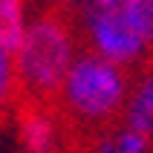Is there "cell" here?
<instances>
[{
  "label": "cell",
  "instance_id": "277c9868",
  "mask_svg": "<svg viewBox=\"0 0 153 153\" xmlns=\"http://www.w3.org/2000/svg\"><path fill=\"white\" fill-rule=\"evenodd\" d=\"M121 113H124V127L153 139V67L145 69L139 81L127 90V101Z\"/></svg>",
  "mask_w": 153,
  "mask_h": 153
},
{
  "label": "cell",
  "instance_id": "3957f363",
  "mask_svg": "<svg viewBox=\"0 0 153 153\" xmlns=\"http://www.w3.org/2000/svg\"><path fill=\"white\" fill-rule=\"evenodd\" d=\"M87 29L93 52L113 64H136L150 49L147 38L127 15L121 0H87Z\"/></svg>",
  "mask_w": 153,
  "mask_h": 153
},
{
  "label": "cell",
  "instance_id": "8992f818",
  "mask_svg": "<svg viewBox=\"0 0 153 153\" xmlns=\"http://www.w3.org/2000/svg\"><path fill=\"white\" fill-rule=\"evenodd\" d=\"M23 32V0H0V49L15 52Z\"/></svg>",
  "mask_w": 153,
  "mask_h": 153
},
{
  "label": "cell",
  "instance_id": "7a4b0ae2",
  "mask_svg": "<svg viewBox=\"0 0 153 153\" xmlns=\"http://www.w3.org/2000/svg\"><path fill=\"white\" fill-rule=\"evenodd\" d=\"M127 90L130 81L119 64L98 52H84L69 64L55 110H64L67 130L75 124L84 130H104L124 110Z\"/></svg>",
  "mask_w": 153,
  "mask_h": 153
},
{
  "label": "cell",
  "instance_id": "9c48e42d",
  "mask_svg": "<svg viewBox=\"0 0 153 153\" xmlns=\"http://www.w3.org/2000/svg\"><path fill=\"white\" fill-rule=\"evenodd\" d=\"M147 6H150V17H153V0H147Z\"/></svg>",
  "mask_w": 153,
  "mask_h": 153
},
{
  "label": "cell",
  "instance_id": "ba28073f",
  "mask_svg": "<svg viewBox=\"0 0 153 153\" xmlns=\"http://www.w3.org/2000/svg\"><path fill=\"white\" fill-rule=\"evenodd\" d=\"M49 3H67V6H72V0H49Z\"/></svg>",
  "mask_w": 153,
  "mask_h": 153
},
{
  "label": "cell",
  "instance_id": "52a82bcc",
  "mask_svg": "<svg viewBox=\"0 0 153 153\" xmlns=\"http://www.w3.org/2000/svg\"><path fill=\"white\" fill-rule=\"evenodd\" d=\"M15 101V64H12V52L0 49V113L12 110Z\"/></svg>",
  "mask_w": 153,
  "mask_h": 153
},
{
  "label": "cell",
  "instance_id": "6da1fadb",
  "mask_svg": "<svg viewBox=\"0 0 153 153\" xmlns=\"http://www.w3.org/2000/svg\"><path fill=\"white\" fill-rule=\"evenodd\" d=\"M15 64V104L58 107V95L72 64V6L46 3L32 26L23 32Z\"/></svg>",
  "mask_w": 153,
  "mask_h": 153
},
{
  "label": "cell",
  "instance_id": "5b68a950",
  "mask_svg": "<svg viewBox=\"0 0 153 153\" xmlns=\"http://www.w3.org/2000/svg\"><path fill=\"white\" fill-rule=\"evenodd\" d=\"M93 153H150V136L130 130V127H121V130H113V133L101 136L95 142Z\"/></svg>",
  "mask_w": 153,
  "mask_h": 153
}]
</instances>
